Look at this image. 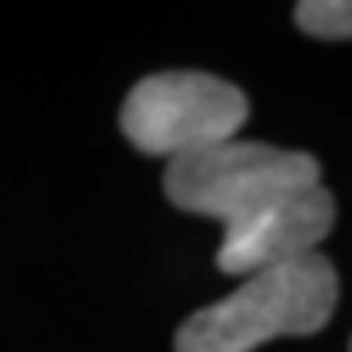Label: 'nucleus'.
Returning a JSON list of instances; mask_svg holds the SVG:
<instances>
[{"mask_svg": "<svg viewBox=\"0 0 352 352\" xmlns=\"http://www.w3.org/2000/svg\"><path fill=\"white\" fill-rule=\"evenodd\" d=\"M338 274L327 255H302L245 277L237 292L187 316L176 352H252L274 338H306L331 320Z\"/></svg>", "mask_w": 352, "mask_h": 352, "instance_id": "nucleus-1", "label": "nucleus"}, {"mask_svg": "<svg viewBox=\"0 0 352 352\" xmlns=\"http://www.w3.org/2000/svg\"><path fill=\"white\" fill-rule=\"evenodd\" d=\"M162 184L176 209L219 219L227 230L292 190L316 187L320 162L306 151H284L259 140H227L209 151L173 158Z\"/></svg>", "mask_w": 352, "mask_h": 352, "instance_id": "nucleus-2", "label": "nucleus"}, {"mask_svg": "<svg viewBox=\"0 0 352 352\" xmlns=\"http://www.w3.org/2000/svg\"><path fill=\"white\" fill-rule=\"evenodd\" d=\"M248 119V98L209 72H158L130 90L119 126L144 155L187 158L237 140Z\"/></svg>", "mask_w": 352, "mask_h": 352, "instance_id": "nucleus-3", "label": "nucleus"}, {"mask_svg": "<svg viewBox=\"0 0 352 352\" xmlns=\"http://www.w3.org/2000/svg\"><path fill=\"white\" fill-rule=\"evenodd\" d=\"M334 227V198L324 184L292 190L255 216L234 223L223 230V245L216 252L219 274L252 277L259 270L295 263L302 255H313Z\"/></svg>", "mask_w": 352, "mask_h": 352, "instance_id": "nucleus-4", "label": "nucleus"}, {"mask_svg": "<svg viewBox=\"0 0 352 352\" xmlns=\"http://www.w3.org/2000/svg\"><path fill=\"white\" fill-rule=\"evenodd\" d=\"M295 22L316 40H352V0H302Z\"/></svg>", "mask_w": 352, "mask_h": 352, "instance_id": "nucleus-5", "label": "nucleus"}, {"mask_svg": "<svg viewBox=\"0 0 352 352\" xmlns=\"http://www.w3.org/2000/svg\"><path fill=\"white\" fill-rule=\"evenodd\" d=\"M349 352H352V345H349Z\"/></svg>", "mask_w": 352, "mask_h": 352, "instance_id": "nucleus-6", "label": "nucleus"}]
</instances>
